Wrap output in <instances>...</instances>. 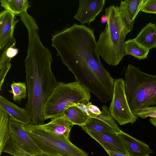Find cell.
Returning a JSON list of instances; mask_svg holds the SVG:
<instances>
[{"label":"cell","instance_id":"obj_1","mask_svg":"<svg viewBox=\"0 0 156 156\" xmlns=\"http://www.w3.org/2000/svg\"><path fill=\"white\" fill-rule=\"evenodd\" d=\"M51 41V45L76 79L90 82L99 79L113 96L115 80L102 65L93 29L74 23L55 31Z\"/></svg>","mask_w":156,"mask_h":156},{"label":"cell","instance_id":"obj_2","mask_svg":"<svg viewBox=\"0 0 156 156\" xmlns=\"http://www.w3.org/2000/svg\"><path fill=\"white\" fill-rule=\"evenodd\" d=\"M24 60L27 98L25 109L29 112L31 124H44V105L58 82L51 68L53 61L50 51L41 43H28Z\"/></svg>","mask_w":156,"mask_h":156},{"label":"cell","instance_id":"obj_3","mask_svg":"<svg viewBox=\"0 0 156 156\" xmlns=\"http://www.w3.org/2000/svg\"><path fill=\"white\" fill-rule=\"evenodd\" d=\"M105 14L108 16V20L97 42L96 50L99 56L107 64L116 66L126 55L125 38L130 32L119 6L112 5L107 8Z\"/></svg>","mask_w":156,"mask_h":156},{"label":"cell","instance_id":"obj_4","mask_svg":"<svg viewBox=\"0 0 156 156\" xmlns=\"http://www.w3.org/2000/svg\"><path fill=\"white\" fill-rule=\"evenodd\" d=\"M124 81L127 101L134 115L156 111V75L129 64Z\"/></svg>","mask_w":156,"mask_h":156},{"label":"cell","instance_id":"obj_5","mask_svg":"<svg viewBox=\"0 0 156 156\" xmlns=\"http://www.w3.org/2000/svg\"><path fill=\"white\" fill-rule=\"evenodd\" d=\"M90 92L76 81L58 82L44 107V120L63 115L69 107L89 101Z\"/></svg>","mask_w":156,"mask_h":156},{"label":"cell","instance_id":"obj_6","mask_svg":"<svg viewBox=\"0 0 156 156\" xmlns=\"http://www.w3.org/2000/svg\"><path fill=\"white\" fill-rule=\"evenodd\" d=\"M23 127L42 152L48 156H88L70 140L58 138L31 124L23 125Z\"/></svg>","mask_w":156,"mask_h":156},{"label":"cell","instance_id":"obj_7","mask_svg":"<svg viewBox=\"0 0 156 156\" xmlns=\"http://www.w3.org/2000/svg\"><path fill=\"white\" fill-rule=\"evenodd\" d=\"M109 110L112 117L121 126L129 123L133 124L138 119L129 107L125 93V81L122 78L115 80L113 93Z\"/></svg>","mask_w":156,"mask_h":156},{"label":"cell","instance_id":"obj_8","mask_svg":"<svg viewBox=\"0 0 156 156\" xmlns=\"http://www.w3.org/2000/svg\"><path fill=\"white\" fill-rule=\"evenodd\" d=\"M23 124L9 119L10 139L20 147L33 155L42 151L23 127Z\"/></svg>","mask_w":156,"mask_h":156},{"label":"cell","instance_id":"obj_9","mask_svg":"<svg viewBox=\"0 0 156 156\" xmlns=\"http://www.w3.org/2000/svg\"><path fill=\"white\" fill-rule=\"evenodd\" d=\"M105 0H80L79 7L73 18L79 21L81 25H90L103 10Z\"/></svg>","mask_w":156,"mask_h":156},{"label":"cell","instance_id":"obj_10","mask_svg":"<svg viewBox=\"0 0 156 156\" xmlns=\"http://www.w3.org/2000/svg\"><path fill=\"white\" fill-rule=\"evenodd\" d=\"M106 151H113L124 154H129L123 141L117 132H87Z\"/></svg>","mask_w":156,"mask_h":156},{"label":"cell","instance_id":"obj_11","mask_svg":"<svg viewBox=\"0 0 156 156\" xmlns=\"http://www.w3.org/2000/svg\"><path fill=\"white\" fill-rule=\"evenodd\" d=\"M33 125L35 127L58 138L65 140H69L71 129L74 125L65 115H62L52 119L48 123Z\"/></svg>","mask_w":156,"mask_h":156},{"label":"cell","instance_id":"obj_12","mask_svg":"<svg viewBox=\"0 0 156 156\" xmlns=\"http://www.w3.org/2000/svg\"><path fill=\"white\" fill-rule=\"evenodd\" d=\"M15 15L5 10L0 13V50H3L7 45L15 40L13 32L16 24L19 21Z\"/></svg>","mask_w":156,"mask_h":156},{"label":"cell","instance_id":"obj_13","mask_svg":"<svg viewBox=\"0 0 156 156\" xmlns=\"http://www.w3.org/2000/svg\"><path fill=\"white\" fill-rule=\"evenodd\" d=\"M0 108L10 120L25 125L32 122L30 115L25 108L18 106L1 95L0 96Z\"/></svg>","mask_w":156,"mask_h":156},{"label":"cell","instance_id":"obj_14","mask_svg":"<svg viewBox=\"0 0 156 156\" xmlns=\"http://www.w3.org/2000/svg\"><path fill=\"white\" fill-rule=\"evenodd\" d=\"M144 1L125 0L120 3L119 7L121 15L129 32L133 30L134 20Z\"/></svg>","mask_w":156,"mask_h":156},{"label":"cell","instance_id":"obj_15","mask_svg":"<svg viewBox=\"0 0 156 156\" xmlns=\"http://www.w3.org/2000/svg\"><path fill=\"white\" fill-rule=\"evenodd\" d=\"M131 156H148L153 151L147 144L137 140L122 130L118 133Z\"/></svg>","mask_w":156,"mask_h":156},{"label":"cell","instance_id":"obj_16","mask_svg":"<svg viewBox=\"0 0 156 156\" xmlns=\"http://www.w3.org/2000/svg\"><path fill=\"white\" fill-rule=\"evenodd\" d=\"M16 40L9 43L4 48L0 58V90H2L5 78L11 67V59L16 56L19 50L16 48Z\"/></svg>","mask_w":156,"mask_h":156},{"label":"cell","instance_id":"obj_17","mask_svg":"<svg viewBox=\"0 0 156 156\" xmlns=\"http://www.w3.org/2000/svg\"><path fill=\"white\" fill-rule=\"evenodd\" d=\"M134 40L146 49L156 47V26L150 23L143 29Z\"/></svg>","mask_w":156,"mask_h":156},{"label":"cell","instance_id":"obj_18","mask_svg":"<svg viewBox=\"0 0 156 156\" xmlns=\"http://www.w3.org/2000/svg\"><path fill=\"white\" fill-rule=\"evenodd\" d=\"M63 115L74 125L80 126L84 125L90 117L87 113L76 106L68 108L64 111Z\"/></svg>","mask_w":156,"mask_h":156},{"label":"cell","instance_id":"obj_19","mask_svg":"<svg viewBox=\"0 0 156 156\" xmlns=\"http://www.w3.org/2000/svg\"><path fill=\"white\" fill-rule=\"evenodd\" d=\"M81 127L86 132L94 131L100 132L118 133L115 129L108 124L95 118L90 117L87 122Z\"/></svg>","mask_w":156,"mask_h":156},{"label":"cell","instance_id":"obj_20","mask_svg":"<svg viewBox=\"0 0 156 156\" xmlns=\"http://www.w3.org/2000/svg\"><path fill=\"white\" fill-rule=\"evenodd\" d=\"M125 51L126 55H131L140 60L147 58L149 52V50L142 46L134 39L125 41Z\"/></svg>","mask_w":156,"mask_h":156},{"label":"cell","instance_id":"obj_21","mask_svg":"<svg viewBox=\"0 0 156 156\" xmlns=\"http://www.w3.org/2000/svg\"><path fill=\"white\" fill-rule=\"evenodd\" d=\"M0 2L2 6L15 15L27 12L30 6L27 0H1Z\"/></svg>","mask_w":156,"mask_h":156},{"label":"cell","instance_id":"obj_22","mask_svg":"<svg viewBox=\"0 0 156 156\" xmlns=\"http://www.w3.org/2000/svg\"><path fill=\"white\" fill-rule=\"evenodd\" d=\"M9 118L0 108V154L10 138L9 128Z\"/></svg>","mask_w":156,"mask_h":156},{"label":"cell","instance_id":"obj_23","mask_svg":"<svg viewBox=\"0 0 156 156\" xmlns=\"http://www.w3.org/2000/svg\"><path fill=\"white\" fill-rule=\"evenodd\" d=\"M86 112L90 117L96 118L106 122L115 129L118 133L121 131V130L111 116L109 109L106 106L104 105L102 107L101 112L99 115L94 114L89 111Z\"/></svg>","mask_w":156,"mask_h":156},{"label":"cell","instance_id":"obj_24","mask_svg":"<svg viewBox=\"0 0 156 156\" xmlns=\"http://www.w3.org/2000/svg\"><path fill=\"white\" fill-rule=\"evenodd\" d=\"M11 90L9 91L13 95V100L20 101L27 95V86L25 83L13 82L10 85Z\"/></svg>","mask_w":156,"mask_h":156},{"label":"cell","instance_id":"obj_25","mask_svg":"<svg viewBox=\"0 0 156 156\" xmlns=\"http://www.w3.org/2000/svg\"><path fill=\"white\" fill-rule=\"evenodd\" d=\"M2 152L13 156H34L23 151L10 139L4 148Z\"/></svg>","mask_w":156,"mask_h":156},{"label":"cell","instance_id":"obj_26","mask_svg":"<svg viewBox=\"0 0 156 156\" xmlns=\"http://www.w3.org/2000/svg\"><path fill=\"white\" fill-rule=\"evenodd\" d=\"M140 11L156 14V0H144Z\"/></svg>","mask_w":156,"mask_h":156},{"label":"cell","instance_id":"obj_27","mask_svg":"<svg viewBox=\"0 0 156 156\" xmlns=\"http://www.w3.org/2000/svg\"><path fill=\"white\" fill-rule=\"evenodd\" d=\"M136 116L142 119H145L149 117L156 119V111L140 113L137 115Z\"/></svg>","mask_w":156,"mask_h":156},{"label":"cell","instance_id":"obj_28","mask_svg":"<svg viewBox=\"0 0 156 156\" xmlns=\"http://www.w3.org/2000/svg\"><path fill=\"white\" fill-rule=\"evenodd\" d=\"M109 156H131L129 154H124L113 151H107Z\"/></svg>","mask_w":156,"mask_h":156},{"label":"cell","instance_id":"obj_29","mask_svg":"<svg viewBox=\"0 0 156 156\" xmlns=\"http://www.w3.org/2000/svg\"><path fill=\"white\" fill-rule=\"evenodd\" d=\"M107 16L105 14H103L101 17V23H107Z\"/></svg>","mask_w":156,"mask_h":156},{"label":"cell","instance_id":"obj_30","mask_svg":"<svg viewBox=\"0 0 156 156\" xmlns=\"http://www.w3.org/2000/svg\"><path fill=\"white\" fill-rule=\"evenodd\" d=\"M150 121L152 124L156 127V119L151 118Z\"/></svg>","mask_w":156,"mask_h":156},{"label":"cell","instance_id":"obj_31","mask_svg":"<svg viewBox=\"0 0 156 156\" xmlns=\"http://www.w3.org/2000/svg\"><path fill=\"white\" fill-rule=\"evenodd\" d=\"M33 156H48L42 152L40 154L35 155H33Z\"/></svg>","mask_w":156,"mask_h":156},{"label":"cell","instance_id":"obj_32","mask_svg":"<svg viewBox=\"0 0 156 156\" xmlns=\"http://www.w3.org/2000/svg\"><path fill=\"white\" fill-rule=\"evenodd\" d=\"M148 156H149V155Z\"/></svg>","mask_w":156,"mask_h":156}]
</instances>
